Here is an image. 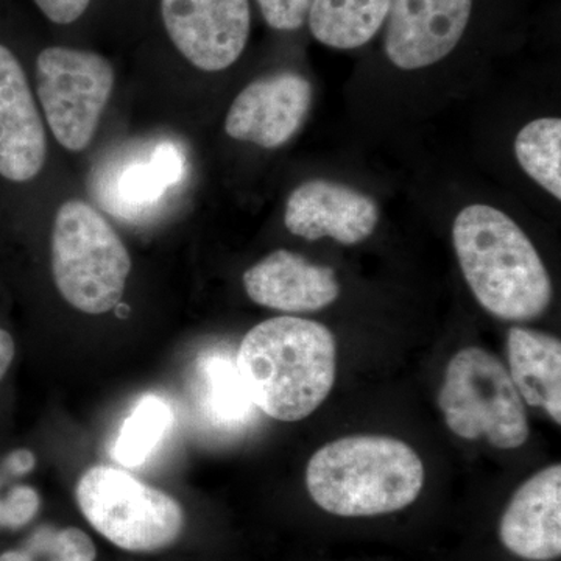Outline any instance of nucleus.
I'll use <instances>...</instances> for the list:
<instances>
[{
	"instance_id": "f257e3e1",
	"label": "nucleus",
	"mask_w": 561,
	"mask_h": 561,
	"mask_svg": "<svg viewBox=\"0 0 561 561\" xmlns=\"http://www.w3.org/2000/svg\"><path fill=\"white\" fill-rule=\"evenodd\" d=\"M335 353L324 324L283 316L247 332L236 365L254 408L291 423L312 415L331 393Z\"/></svg>"
},
{
	"instance_id": "f03ea898",
	"label": "nucleus",
	"mask_w": 561,
	"mask_h": 561,
	"mask_svg": "<svg viewBox=\"0 0 561 561\" xmlns=\"http://www.w3.org/2000/svg\"><path fill=\"white\" fill-rule=\"evenodd\" d=\"M453 242L472 295L491 316L530 321L551 305V276L507 214L489 205L467 206L454 220Z\"/></svg>"
},
{
	"instance_id": "7ed1b4c3",
	"label": "nucleus",
	"mask_w": 561,
	"mask_h": 561,
	"mask_svg": "<svg viewBox=\"0 0 561 561\" xmlns=\"http://www.w3.org/2000/svg\"><path fill=\"white\" fill-rule=\"evenodd\" d=\"M424 467L419 454L397 438L353 435L313 454L306 485L324 512L345 518L387 515L420 496Z\"/></svg>"
},
{
	"instance_id": "20e7f679",
	"label": "nucleus",
	"mask_w": 561,
	"mask_h": 561,
	"mask_svg": "<svg viewBox=\"0 0 561 561\" xmlns=\"http://www.w3.org/2000/svg\"><path fill=\"white\" fill-rule=\"evenodd\" d=\"M130 271V254L102 214L84 202L62 203L51 231V273L61 297L80 312H110Z\"/></svg>"
},
{
	"instance_id": "39448f33",
	"label": "nucleus",
	"mask_w": 561,
	"mask_h": 561,
	"mask_svg": "<svg viewBox=\"0 0 561 561\" xmlns=\"http://www.w3.org/2000/svg\"><path fill=\"white\" fill-rule=\"evenodd\" d=\"M446 424L465 440L486 438L497 449H516L529 438L526 405L505 365L482 348L459 351L438 393Z\"/></svg>"
},
{
	"instance_id": "423d86ee",
	"label": "nucleus",
	"mask_w": 561,
	"mask_h": 561,
	"mask_svg": "<svg viewBox=\"0 0 561 561\" xmlns=\"http://www.w3.org/2000/svg\"><path fill=\"white\" fill-rule=\"evenodd\" d=\"M76 496L88 523L125 551H162L183 531L180 502L117 468L101 465L84 472Z\"/></svg>"
},
{
	"instance_id": "0eeeda50",
	"label": "nucleus",
	"mask_w": 561,
	"mask_h": 561,
	"mask_svg": "<svg viewBox=\"0 0 561 561\" xmlns=\"http://www.w3.org/2000/svg\"><path fill=\"white\" fill-rule=\"evenodd\" d=\"M114 88V69L94 51L49 47L36 60V91L55 139L69 151L90 146Z\"/></svg>"
},
{
	"instance_id": "6e6552de",
	"label": "nucleus",
	"mask_w": 561,
	"mask_h": 561,
	"mask_svg": "<svg viewBox=\"0 0 561 561\" xmlns=\"http://www.w3.org/2000/svg\"><path fill=\"white\" fill-rule=\"evenodd\" d=\"M186 175V158L169 139L138 140L102 158L90 173V194L121 220L153 216Z\"/></svg>"
},
{
	"instance_id": "1a4fd4ad",
	"label": "nucleus",
	"mask_w": 561,
	"mask_h": 561,
	"mask_svg": "<svg viewBox=\"0 0 561 561\" xmlns=\"http://www.w3.org/2000/svg\"><path fill=\"white\" fill-rule=\"evenodd\" d=\"M161 14L173 46L206 72L230 68L249 43V0H161Z\"/></svg>"
},
{
	"instance_id": "9d476101",
	"label": "nucleus",
	"mask_w": 561,
	"mask_h": 561,
	"mask_svg": "<svg viewBox=\"0 0 561 561\" xmlns=\"http://www.w3.org/2000/svg\"><path fill=\"white\" fill-rule=\"evenodd\" d=\"M471 10L472 0H391L387 57L402 70L442 61L460 43Z\"/></svg>"
},
{
	"instance_id": "9b49d317",
	"label": "nucleus",
	"mask_w": 561,
	"mask_h": 561,
	"mask_svg": "<svg viewBox=\"0 0 561 561\" xmlns=\"http://www.w3.org/2000/svg\"><path fill=\"white\" fill-rule=\"evenodd\" d=\"M312 105V87L298 73L284 72L250 83L234 99L225 121L230 138L278 149L294 138Z\"/></svg>"
},
{
	"instance_id": "f8f14e48",
	"label": "nucleus",
	"mask_w": 561,
	"mask_h": 561,
	"mask_svg": "<svg viewBox=\"0 0 561 561\" xmlns=\"http://www.w3.org/2000/svg\"><path fill=\"white\" fill-rule=\"evenodd\" d=\"M379 208L368 195L328 180H311L291 192L284 225L306 241L330 238L356 245L378 227Z\"/></svg>"
},
{
	"instance_id": "ddd939ff",
	"label": "nucleus",
	"mask_w": 561,
	"mask_h": 561,
	"mask_svg": "<svg viewBox=\"0 0 561 561\" xmlns=\"http://www.w3.org/2000/svg\"><path fill=\"white\" fill-rule=\"evenodd\" d=\"M47 140L38 106L18 58L0 44V175L16 183L35 179Z\"/></svg>"
},
{
	"instance_id": "4468645a",
	"label": "nucleus",
	"mask_w": 561,
	"mask_h": 561,
	"mask_svg": "<svg viewBox=\"0 0 561 561\" xmlns=\"http://www.w3.org/2000/svg\"><path fill=\"white\" fill-rule=\"evenodd\" d=\"M502 545L519 559L551 561L561 556V467L552 465L513 494L502 515Z\"/></svg>"
},
{
	"instance_id": "2eb2a0df",
	"label": "nucleus",
	"mask_w": 561,
	"mask_h": 561,
	"mask_svg": "<svg viewBox=\"0 0 561 561\" xmlns=\"http://www.w3.org/2000/svg\"><path fill=\"white\" fill-rule=\"evenodd\" d=\"M243 287L256 305L289 313L320 311L341 295L332 268L287 250L273 251L243 273Z\"/></svg>"
},
{
	"instance_id": "dca6fc26",
	"label": "nucleus",
	"mask_w": 561,
	"mask_h": 561,
	"mask_svg": "<svg viewBox=\"0 0 561 561\" xmlns=\"http://www.w3.org/2000/svg\"><path fill=\"white\" fill-rule=\"evenodd\" d=\"M508 373L523 401L561 423V342L527 328L508 331Z\"/></svg>"
},
{
	"instance_id": "f3484780",
	"label": "nucleus",
	"mask_w": 561,
	"mask_h": 561,
	"mask_svg": "<svg viewBox=\"0 0 561 561\" xmlns=\"http://www.w3.org/2000/svg\"><path fill=\"white\" fill-rule=\"evenodd\" d=\"M390 5L391 0H313L309 27L324 46L357 49L381 31Z\"/></svg>"
},
{
	"instance_id": "a211bd4d",
	"label": "nucleus",
	"mask_w": 561,
	"mask_h": 561,
	"mask_svg": "<svg viewBox=\"0 0 561 561\" xmlns=\"http://www.w3.org/2000/svg\"><path fill=\"white\" fill-rule=\"evenodd\" d=\"M198 402L206 419L217 426L241 427L253 419L254 404L230 354L214 351L197 365Z\"/></svg>"
},
{
	"instance_id": "6ab92c4d",
	"label": "nucleus",
	"mask_w": 561,
	"mask_h": 561,
	"mask_svg": "<svg viewBox=\"0 0 561 561\" xmlns=\"http://www.w3.org/2000/svg\"><path fill=\"white\" fill-rule=\"evenodd\" d=\"M172 405L157 394H146L122 423L111 456L122 467L136 468L150 459L173 426Z\"/></svg>"
},
{
	"instance_id": "aec40b11",
	"label": "nucleus",
	"mask_w": 561,
	"mask_h": 561,
	"mask_svg": "<svg viewBox=\"0 0 561 561\" xmlns=\"http://www.w3.org/2000/svg\"><path fill=\"white\" fill-rule=\"evenodd\" d=\"M523 171L557 201L561 198V121L541 117L524 125L515 139Z\"/></svg>"
},
{
	"instance_id": "412c9836",
	"label": "nucleus",
	"mask_w": 561,
	"mask_h": 561,
	"mask_svg": "<svg viewBox=\"0 0 561 561\" xmlns=\"http://www.w3.org/2000/svg\"><path fill=\"white\" fill-rule=\"evenodd\" d=\"M28 553L50 556V561H94L95 546L88 534L76 527L62 530L41 529L28 541Z\"/></svg>"
},
{
	"instance_id": "4be33fe9",
	"label": "nucleus",
	"mask_w": 561,
	"mask_h": 561,
	"mask_svg": "<svg viewBox=\"0 0 561 561\" xmlns=\"http://www.w3.org/2000/svg\"><path fill=\"white\" fill-rule=\"evenodd\" d=\"M41 497L38 491L27 485H18L0 502V527L16 530L27 526L38 515Z\"/></svg>"
},
{
	"instance_id": "5701e85b",
	"label": "nucleus",
	"mask_w": 561,
	"mask_h": 561,
	"mask_svg": "<svg viewBox=\"0 0 561 561\" xmlns=\"http://www.w3.org/2000/svg\"><path fill=\"white\" fill-rule=\"evenodd\" d=\"M313 0H257L262 18L275 31H297L309 16Z\"/></svg>"
},
{
	"instance_id": "b1692460",
	"label": "nucleus",
	"mask_w": 561,
	"mask_h": 561,
	"mask_svg": "<svg viewBox=\"0 0 561 561\" xmlns=\"http://www.w3.org/2000/svg\"><path fill=\"white\" fill-rule=\"evenodd\" d=\"M35 3L47 20L65 25L80 20L91 0H35Z\"/></svg>"
},
{
	"instance_id": "393cba45",
	"label": "nucleus",
	"mask_w": 561,
	"mask_h": 561,
	"mask_svg": "<svg viewBox=\"0 0 561 561\" xmlns=\"http://www.w3.org/2000/svg\"><path fill=\"white\" fill-rule=\"evenodd\" d=\"M14 353H16V346H14L13 337L10 332L0 328V382L5 378L7 371L13 364Z\"/></svg>"
},
{
	"instance_id": "a878e982",
	"label": "nucleus",
	"mask_w": 561,
	"mask_h": 561,
	"mask_svg": "<svg viewBox=\"0 0 561 561\" xmlns=\"http://www.w3.org/2000/svg\"><path fill=\"white\" fill-rule=\"evenodd\" d=\"M35 456H33V453L28 451V449L14 451L13 454H10L9 459L5 460V467L9 468L11 472H16V474L31 472L33 468H35Z\"/></svg>"
},
{
	"instance_id": "bb28decb",
	"label": "nucleus",
	"mask_w": 561,
	"mask_h": 561,
	"mask_svg": "<svg viewBox=\"0 0 561 561\" xmlns=\"http://www.w3.org/2000/svg\"><path fill=\"white\" fill-rule=\"evenodd\" d=\"M0 561H35L27 551H7L0 553Z\"/></svg>"
},
{
	"instance_id": "cd10ccee",
	"label": "nucleus",
	"mask_w": 561,
	"mask_h": 561,
	"mask_svg": "<svg viewBox=\"0 0 561 561\" xmlns=\"http://www.w3.org/2000/svg\"><path fill=\"white\" fill-rule=\"evenodd\" d=\"M0 502H2V501H0Z\"/></svg>"
}]
</instances>
